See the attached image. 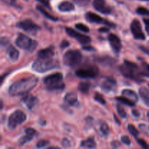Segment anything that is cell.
Here are the masks:
<instances>
[{
    "mask_svg": "<svg viewBox=\"0 0 149 149\" xmlns=\"http://www.w3.org/2000/svg\"><path fill=\"white\" fill-rule=\"evenodd\" d=\"M33 136L29 135V134H26V135L21 137V138L19 139V141H18L19 146L25 145V144H26L27 143L30 142L31 141H32V139H33Z\"/></svg>",
    "mask_w": 149,
    "mask_h": 149,
    "instance_id": "cell-28",
    "label": "cell"
},
{
    "mask_svg": "<svg viewBox=\"0 0 149 149\" xmlns=\"http://www.w3.org/2000/svg\"><path fill=\"white\" fill-rule=\"evenodd\" d=\"M75 27L77 29H79V30L81 31L82 32H84V33H88L90 31V29L86 25L83 24V23H77L75 25Z\"/></svg>",
    "mask_w": 149,
    "mask_h": 149,
    "instance_id": "cell-34",
    "label": "cell"
},
{
    "mask_svg": "<svg viewBox=\"0 0 149 149\" xmlns=\"http://www.w3.org/2000/svg\"><path fill=\"white\" fill-rule=\"evenodd\" d=\"M38 81L39 79L34 75L15 81L9 87V95L13 97H15V96H20L27 94L36 87Z\"/></svg>",
    "mask_w": 149,
    "mask_h": 149,
    "instance_id": "cell-1",
    "label": "cell"
},
{
    "mask_svg": "<svg viewBox=\"0 0 149 149\" xmlns=\"http://www.w3.org/2000/svg\"><path fill=\"white\" fill-rule=\"evenodd\" d=\"M146 1H149V0H146Z\"/></svg>",
    "mask_w": 149,
    "mask_h": 149,
    "instance_id": "cell-54",
    "label": "cell"
},
{
    "mask_svg": "<svg viewBox=\"0 0 149 149\" xmlns=\"http://www.w3.org/2000/svg\"><path fill=\"white\" fill-rule=\"evenodd\" d=\"M39 2H40L41 4H43L45 7L48 9H50V5H49V0H37Z\"/></svg>",
    "mask_w": 149,
    "mask_h": 149,
    "instance_id": "cell-41",
    "label": "cell"
},
{
    "mask_svg": "<svg viewBox=\"0 0 149 149\" xmlns=\"http://www.w3.org/2000/svg\"><path fill=\"white\" fill-rule=\"evenodd\" d=\"M116 87V81L113 78H107L103 81L100 85L101 90L104 93H109L111 92L114 91Z\"/></svg>",
    "mask_w": 149,
    "mask_h": 149,
    "instance_id": "cell-15",
    "label": "cell"
},
{
    "mask_svg": "<svg viewBox=\"0 0 149 149\" xmlns=\"http://www.w3.org/2000/svg\"><path fill=\"white\" fill-rule=\"evenodd\" d=\"M116 110H117L118 114L122 118V119H126L127 116V114L126 111L125 110L123 107L120 106V105H117L116 106Z\"/></svg>",
    "mask_w": 149,
    "mask_h": 149,
    "instance_id": "cell-32",
    "label": "cell"
},
{
    "mask_svg": "<svg viewBox=\"0 0 149 149\" xmlns=\"http://www.w3.org/2000/svg\"><path fill=\"white\" fill-rule=\"evenodd\" d=\"M13 1H14V0H13Z\"/></svg>",
    "mask_w": 149,
    "mask_h": 149,
    "instance_id": "cell-55",
    "label": "cell"
},
{
    "mask_svg": "<svg viewBox=\"0 0 149 149\" xmlns=\"http://www.w3.org/2000/svg\"><path fill=\"white\" fill-rule=\"evenodd\" d=\"M15 45L20 49H23L29 52H33L37 47L38 42L31 39L29 36L20 33L15 40Z\"/></svg>",
    "mask_w": 149,
    "mask_h": 149,
    "instance_id": "cell-5",
    "label": "cell"
},
{
    "mask_svg": "<svg viewBox=\"0 0 149 149\" xmlns=\"http://www.w3.org/2000/svg\"><path fill=\"white\" fill-rule=\"evenodd\" d=\"M148 85H149V84H148Z\"/></svg>",
    "mask_w": 149,
    "mask_h": 149,
    "instance_id": "cell-56",
    "label": "cell"
},
{
    "mask_svg": "<svg viewBox=\"0 0 149 149\" xmlns=\"http://www.w3.org/2000/svg\"><path fill=\"white\" fill-rule=\"evenodd\" d=\"M65 31H66L67 34L70 36L71 37L77 39V42L81 45H87L91 42V38L90 36H87L85 34H82L79 32L76 31L74 29H71V28L66 27L65 28Z\"/></svg>",
    "mask_w": 149,
    "mask_h": 149,
    "instance_id": "cell-10",
    "label": "cell"
},
{
    "mask_svg": "<svg viewBox=\"0 0 149 149\" xmlns=\"http://www.w3.org/2000/svg\"><path fill=\"white\" fill-rule=\"evenodd\" d=\"M55 55V47L49 46L45 49H40L37 52L38 58H53Z\"/></svg>",
    "mask_w": 149,
    "mask_h": 149,
    "instance_id": "cell-18",
    "label": "cell"
},
{
    "mask_svg": "<svg viewBox=\"0 0 149 149\" xmlns=\"http://www.w3.org/2000/svg\"><path fill=\"white\" fill-rule=\"evenodd\" d=\"M136 13L141 15L149 16V10L143 7H139L137 8Z\"/></svg>",
    "mask_w": 149,
    "mask_h": 149,
    "instance_id": "cell-33",
    "label": "cell"
},
{
    "mask_svg": "<svg viewBox=\"0 0 149 149\" xmlns=\"http://www.w3.org/2000/svg\"><path fill=\"white\" fill-rule=\"evenodd\" d=\"M98 31L100 32V33H107V32L109 31V29L107 27H102L99 29Z\"/></svg>",
    "mask_w": 149,
    "mask_h": 149,
    "instance_id": "cell-49",
    "label": "cell"
},
{
    "mask_svg": "<svg viewBox=\"0 0 149 149\" xmlns=\"http://www.w3.org/2000/svg\"><path fill=\"white\" fill-rule=\"evenodd\" d=\"M80 146L82 148H93L96 147V142L95 140L93 137H90L87 139L82 141L80 143Z\"/></svg>",
    "mask_w": 149,
    "mask_h": 149,
    "instance_id": "cell-23",
    "label": "cell"
},
{
    "mask_svg": "<svg viewBox=\"0 0 149 149\" xmlns=\"http://www.w3.org/2000/svg\"><path fill=\"white\" fill-rule=\"evenodd\" d=\"M108 40H109V44H110L113 52L115 53H119L122 47V42H121L119 36L113 34V33H110L108 36Z\"/></svg>",
    "mask_w": 149,
    "mask_h": 149,
    "instance_id": "cell-14",
    "label": "cell"
},
{
    "mask_svg": "<svg viewBox=\"0 0 149 149\" xmlns=\"http://www.w3.org/2000/svg\"><path fill=\"white\" fill-rule=\"evenodd\" d=\"M100 132L103 134L104 136H106L109 134V125H107V123L106 122H103V123L101 124L100 127Z\"/></svg>",
    "mask_w": 149,
    "mask_h": 149,
    "instance_id": "cell-31",
    "label": "cell"
},
{
    "mask_svg": "<svg viewBox=\"0 0 149 149\" xmlns=\"http://www.w3.org/2000/svg\"><path fill=\"white\" fill-rule=\"evenodd\" d=\"M115 99H116L117 101H119V103H123V104L126 105V106H134L135 105V102L132 101V100H131L130 99H129L128 97H125V96H124V95H123V97H122V96H120V97H116Z\"/></svg>",
    "mask_w": 149,
    "mask_h": 149,
    "instance_id": "cell-25",
    "label": "cell"
},
{
    "mask_svg": "<svg viewBox=\"0 0 149 149\" xmlns=\"http://www.w3.org/2000/svg\"><path fill=\"white\" fill-rule=\"evenodd\" d=\"M90 84L89 82H80L78 85V90L82 93H88L90 91Z\"/></svg>",
    "mask_w": 149,
    "mask_h": 149,
    "instance_id": "cell-27",
    "label": "cell"
},
{
    "mask_svg": "<svg viewBox=\"0 0 149 149\" xmlns=\"http://www.w3.org/2000/svg\"><path fill=\"white\" fill-rule=\"evenodd\" d=\"M77 1V3L79 5L81 6H84V5H87L89 2H90V0H75Z\"/></svg>",
    "mask_w": 149,
    "mask_h": 149,
    "instance_id": "cell-43",
    "label": "cell"
},
{
    "mask_svg": "<svg viewBox=\"0 0 149 149\" xmlns=\"http://www.w3.org/2000/svg\"><path fill=\"white\" fill-rule=\"evenodd\" d=\"M113 117H114L115 122H116V123L118 124V125H121V122H119V119H118V118L116 117V115H114V116H113Z\"/></svg>",
    "mask_w": 149,
    "mask_h": 149,
    "instance_id": "cell-51",
    "label": "cell"
},
{
    "mask_svg": "<svg viewBox=\"0 0 149 149\" xmlns=\"http://www.w3.org/2000/svg\"><path fill=\"white\" fill-rule=\"evenodd\" d=\"M16 26H17V28L22 29V30H23L24 31L33 35L36 34V33L41 29L40 26H38L37 24L33 23L31 20H29V19L20 20V22H18V23H17Z\"/></svg>",
    "mask_w": 149,
    "mask_h": 149,
    "instance_id": "cell-9",
    "label": "cell"
},
{
    "mask_svg": "<svg viewBox=\"0 0 149 149\" xmlns=\"http://www.w3.org/2000/svg\"><path fill=\"white\" fill-rule=\"evenodd\" d=\"M7 55L13 62H16L19 58V51L13 45H9L6 49Z\"/></svg>",
    "mask_w": 149,
    "mask_h": 149,
    "instance_id": "cell-19",
    "label": "cell"
},
{
    "mask_svg": "<svg viewBox=\"0 0 149 149\" xmlns=\"http://www.w3.org/2000/svg\"><path fill=\"white\" fill-rule=\"evenodd\" d=\"M130 29L133 37L138 40H145L146 36L143 31L142 26L138 20L135 19L132 21L130 24Z\"/></svg>",
    "mask_w": 149,
    "mask_h": 149,
    "instance_id": "cell-12",
    "label": "cell"
},
{
    "mask_svg": "<svg viewBox=\"0 0 149 149\" xmlns=\"http://www.w3.org/2000/svg\"><path fill=\"white\" fill-rule=\"evenodd\" d=\"M140 74L141 77H149V64L142 62L141 67L140 68Z\"/></svg>",
    "mask_w": 149,
    "mask_h": 149,
    "instance_id": "cell-26",
    "label": "cell"
},
{
    "mask_svg": "<svg viewBox=\"0 0 149 149\" xmlns=\"http://www.w3.org/2000/svg\"><path fill=\"white\" fill-rule=\"evenodd\" d=\"M0 109H3V101L2 100H1V107H0Z\"/></svg>",
    "mask_w": 149,
    "mask_h": 149,
    "instance_id": "cell-52",
    "label": "cell"
},
{
    "mask_svg": "<svg viewBox=\"0 0 149 149\" xmlns=\"http://www.w3.org/2000/svg\"><path fill=\"white\" fill-rule=\"evenodd\" d=\"M137 141H138V144H139L140 146H142L143 148H148V145H147L146 142V141H144V140H143V139H138V138H137Z\"/></svg>",
    "mask_w": 149,
    "mask_h": 149,
    "instance_id": "cell-40",
    "label": "cell"
},
{
    "mask_svg": "<svg viewBox=\"0 0 149 149\" xmlns=\"http://www.w3.org/2000/svg\"><path fill=\"white\" fill-rule=\"evenodd\" d=\"M62 146L64 148H69L71 146V143L68 139H67L66 138H64L62 141Z\"/></svg>",
    "mask_w": 149,
    "mask_h": 149,
    "instance_id": "cell-39",
    "label": "cell"
},
{
    "mask_svg": "<svg viewBox=\"0 0 149 149\" xmlns=\"http://www.w3.org/2000/svg\"><path fill=\"white\" fill-rule=\"evenodd\" d=\"M43 81L49 91L63 90L65 88L63 76L61 73H55L47 76L44 78Z\"/></svg>",
    "mask_w": 149,
    "mask_h": 149,
    "instance_id": "cell-4",
    "label": "cell"
},
{
    "mask_svg": "<svg viewBox=\"0 0 149 149\" xmlns=\"http://www.w3.org/2000/svg\"><path fill=\"white\" fill-rule=\"evenodd\" d=\"M127 130H128V131L130 132V133L131 135L134 137V138H135L136 139L138 138V135H139V132H138V130H137V128L135 127L134 125H128Z\"/></svg>",
    "mask_w": 149,
    "mask_h": 149,
    "instance_id": "cell-29",
    "label": "cell"
},
{
    "mask_svg": "<svg viewBox=\"0 0 149 149\" xmlns=\"http://www.w3.org/2000/svg\"><path fill=\"white\" fill-rule=\"evenodd\" d=\"M59 63L53 58H38L32 64V69L38 73H45L58 68Z\"/></svg>",
    "mask_w": 149,
    "mask_h": 149,
    "instance_id": "cell-3",
    "label": "cell"
},
{
    "mask_svg": "<svg viewBox=\"0 0 149 149\" xmlns=\"http://www.w3.org/2000/svg\"><path fill=\"white\" fill-rule=\"evenodd\" d=\"M143 22L146 25V31L148 32L149 34V19L145 18L143 19Z\"/></svg>",
    "mask_w": 149,
    "mask_h": 149,
    "instance_id": "cell-47",
    "label": "cell"
},
{
    "mask_svg": "<svg viewBox=\"0 0 149 149\" xmlns=\"http://www.w3.org/2000/svg\"><path fill=\"white\" fill-rule=\"evenodd\" d=\"M8 74H9V73H5V74H3V75L1 76V84L3 83V81H4V77H7V76L8 75Z\"/></svg>",
    "mask_w": 149,
    "mask_h": 149,
    "instance_id": "cell-50",
    "label": "cell"
},
{
    "mask_svg": "<svg viewBox=\"0 0 149 149\" xmlns=\"http://www.w3.org/2000/svg\"><path fill=\"white\" fill-rule=\"evenodd\" d=\"M99 74L98 68L94 65H87L86 67L77 69L76 75L81 79H93L95 78Z\"/></svg>",
    "mask_w": 149,
    "mask_h": 149,
    "instance_id": "cell-8",
    "label": "cell"
},
{
    "mask_svg": "<svg viewBox=\"0 0 149 149\" xmlns=\"http://www.w3.org/2000/svg\"><path fill=\"white\" fill-rule=\"evenodd\" d=\"M26 120V115L20 110H16L9 116L7 127L10 130H15L18 125L23 124Z\"/></svg>",
    "mask_w": 149,
    "mask_h": 149,
    "instance_id": "cell-7",
    "label": "cell"
},
{
    "mask_svg": "<svg viewBox=\"0 0 149 149\" xmlns=\"http://www.w3.org/2000/svg\"><path fill=\"white\" fill-rule=\"evenodd\" d=\"M122 95L125 96V97H128L129 99H130L131 100L134 102H138V96L136 94L135 91L132 90H129V89H125L122 91Z\"/></svg>",
    "mask_w": 149,
    "mask_h": 149,
    "instance_id": "cell-21",
    "label": "cell"
},
{
    "mask_svg": "<svg viewBox=\"0 0 149 149\" xmlns=\"http://www.w3.org/2000/svg\"><path fill=\"white\" fill-rule=\"evenodd\" d=\"M93 7L97 11L102 14H111L112 13L111 7H109L105 0H94L93 1Z\"/></svg>",
    "mask_w": 149,
    "mask_h": 149,
    "instance_id": "cell-13",
    "label": "cell"
},
{
    "mask_svg": "<svg viewBox=\"0 0 149 149\" xmlns=\"http://www.w3.org/2000/svg\"><path fill=\"white\" fill-rule=\"evenodd\" d=\"M10 45V42H9L8 39L5 37L1 38V47H7Z\"/></svg>",
    "mask_w": 149,
    "mask_h": 149,
    "instance_id": "cell-36",
    "label": "cell"
},
{
    "mask_svg": "<svg viewBox=\"0 0 149 149\" xmlns=\"http://www.w3.org/2000/svg\"><path fill=\"white\" fill-rule=\"evenodd\" d=\"M85 18L88 22L92 23H97V24H105L111 28L116 27V24L112 22L109 21L107 20H105L103 17H100L98 15L95 14L92 12H88L85 14Z\"/></svg>",
    "mask_w": 149,
    "mask_h": 149,
    "instance_id": "cell-11",
    "label": "cell"
},
{
    "mask_svg": "<svg viewBox=\"0 0 149 149\" xmlns=\"http://www.w3.org/2000/svg\"><path fill=\"white\" fill-rule=\"evenodd\" d=\"M21 100L29 110H32L33 108L36 107L39 102L37 97H34L32 95H28L25 96L22 98Z\"/></svg>",
    "mask_w": 149,
    "mask_h": 149,
    "instance_id": "cell-16",
    "label": "cell"
},
{
    "mask_svg": "<svg viewBox=\"0 0 149 149\" xmlns=\"http://www.w3.org/2000/svg\"><path fill=\"white\" fill-rule=\"evenodd\" d=\"M25 132H26V134H29V135H32V136L33 137L37 135V132H36L34 129H33V128H26V129L25 130Z\"/></svg>",
    "mask_w": 149,
    "mask_h": 149,
    "instance_id": "cell-38",
    "label": "cell"
},
{
    "mask_svg": "<svg viewBox=\"0 0 149 149\" xmlns=\"http://www.w3.org/2000/svg\"><path fill=\"white\" fill-rule=\"evenodd\" d=\"M139 49H141L142 52H143L144 53H146V55H149V49L148 48L146 47H144V46H139Z\"/></svg>",
    "mask_w": 149,
    "mask_h": 149,
    "instance_id": "cell-46",
    "label": "cell"
},
{
    "mask_svg": "<svg viewBox=\"0 0 149 149\" xmlns=\"http://www.w3.org/2000/svg\"><path fill=\"white\" fill-rule=\"evenodd\" d=\"M58 10L61 12L63 13H68V12H72L75 10V6L73 3L68 1H62L58 7Z\"/></svg>",
    "mask_w": 149,
    "mask_h": 149,
    "instance_id": "cell-20",
    "label": "cell"
},
{
    "mask_svg": "<svg viewBox=\"0 0 149 149\" xmlns=\"http://www.w3.org/2000/svg\"><path fill=\"white\" fill-rule=\"evenodd\" d=\"M94 100H95V101H97V103H100L101 105H103V106H105V105L106 104V101L104 99V97H103V95H102L101 94H100V93H95Z\"/></svg>",
    "mask_w": 149,
    "mask_h": 149,
    "instance_id": "cell-30",
    "label": "cell"
},
{
    "mask_svg": "<svg viewBox=\"0 0 149 149\" xmlns=\"http://www.w3.org/2000/svg\"><path fill=\"white\" fill-rule=\"evenodd\" d=\"M70 45L69 42H68L67 40H63L62 42L61 43V45H60V47H61V49H65L66 47H68V46Z\"/></svg>",
    "mask_w": 149,
    "mask_h": 149,
    "instance_id": "cell-42",
    "label": "cell"
},
{
    "mask_svg": "<svg viewBox=\"0 0 149 149\" xmlns=\"http://www.w3.org/2000/svg\"><path fill=\"white\" fill-rule=\"evenodd\" d=\"M121 141H122V142L125 145L130 146L131 144L130 139L129 137L127 136V135H123V136H122V138H121Z\"/></svg>",
    "mask_w": 149,
    "mask_h": 149,
    "instance_id": "cell-37",
    "label": "cell"
},
{
    "mask_svg": "<svg viewBox=\"0 0 149 149\" xmlns=\"http://www.w3.org/2000/svg\"><path fill=\"white\" fill-rule=\"evenodd\" d=\"M132 115H133V116L136 118H138L141 116V113H140V112L138 111L136 109H133V110L132 111Z\"/></svg>",
    "mask_w": 149,
    "mask_h": 149,
    "instance_id": "cell-48",
    "label": "cell"
},
{
    "mask_svg": "<svg viewBox=\"0 0 149 149\" xmlns=\"http://www.w3.org/2000/svg\"><path fill=\"white\" fill-rule=\"evenodd\" d=\"M48 144H49V141H45V140H42V141H39V142L36 143V147L38 148H45V147H46Z\"/></svg>",
    "mask_w": 149,
    "mask_h": 149,
    "instance_id": "cell-35",
    "label": "cell"
},
{
    "mask_svg": "<svg viewBox=\"0 0 149 149\" xmlns=\"http://www.w3.org/2000/svg\"><path fill=\"white\" fill-rule=\"evenodd\" d=\"M119 70L121 74L126 78L139 83L143 81L140 74V68L135 63L125 60L123 65H121L119 67Z\"/></svg>",
    "mask_w": 149,
    "mask_h": 149,
    "instance_id": "cell-2",
    "label": "cell"
},
{
    "mask_svg": "<svg viewBox=\"0 0 149 149\" xmlns=\"http://www.w3.org/2000/svg\"><path fill=\"white\" fill-rule=\"evenodd\" d=\"M120 146H121V143L119 142V141H113L111 142V146L113 147V148H119V147H120Z\"/></svg>",
    "mask_w": 149,
    "mask_h": 149,
    "instance_id": "cell-45",
    "label": "cell"
},
{
    "mask_svg": "<svg viewBox=\"0 0 149 149\" xmlns=\"http://www.w3.org/2000/svg\"><path fill=\"white\" fill-rule=\"evenodd\" d=\"M64 102L70 106H77L79 105L78 97L75 92L68 93L64 97Z\"/></svg>",
    "mask_w": 149,
    "mask_h": 149,
    "instance_id": "cell-17",
    "label": "cell"
},
{
    "mask_svg": "<svg viewBox=\"0 0 149 149\" xmlns=\"http://www.w3.org/2000/svg\"><path fill=\"white\" fill-rule=\"evenodd\" d=\"M82 49L85 51H95V48H94L93 47L90 46L89 45H84V47H82Z\"/></svg>",
    "mask_w": 149,
    "mask_h": 149,
    "instance_id": "cell-44",
    "label": "cell"
},
{
    "mask_svg": "<svg viewBox=\"0 0 149 149\" xmlns=\"http://www.w3.org/2000/svg\"><path fill=\"white\" fill-rule=\"evenodd\" d=\"M139 95L143 103L149 107V90L144 87H140Z\"/></svg>",
    "mask_w": 149,
    "mask_h": 149,
    "instance_id": "cell-22",
    "label": "cell"
},
{
    "mask_svg": "<svg viewBox=\"0 0 149 149\" xmlns=\"http://www.w3.org/2000/svg\"><path fill=\"white\" fill-rule=\"evenodd\" d=\"M82 59L81 52L77 49H69L64 54L63 61L65 65L71 68H74L78 65Z\"/></svg>",
    "mask_w": 149,
    "mask_h": 149,
    "instance_id": "cell-6",
    "label": "cell"
},
{
    "mask_svg": "<svg viewBox=\"0 0 149 149\" xmlns=\"http://www.w3.org/2000/svg\"><path fill=\"white\" fill-rule=\"evenodd\" d=\"M36 10H37L39 13H42V14L45 17H47V18L49 19V20H52V21L55 22L58 20V17H55V16L52 15H50L49 13H48L46 11V10H45V9H44L42 7H41V6H39V5L36 6Z\"/></svg>",
    "mask_w": 149,
    "mask_h": 149,
    "instance_id": "cell-24",
    "label": "cell"
},
{
    "mask_svg": "<svg viewBox=\"0 0 149 149\" xmlns=\"http://www.w3.org/2000/svg\"><path fill=\"white\" fill-rule=\"evenodd\" d=\"M147 116H148V118L149 119V111L147 113Z\"/></svg>",
    "mask_w": 149,
    "mask_h": 149,
    "instance_id": "cell-53",
    "label": "cell"
}]
</instances>
